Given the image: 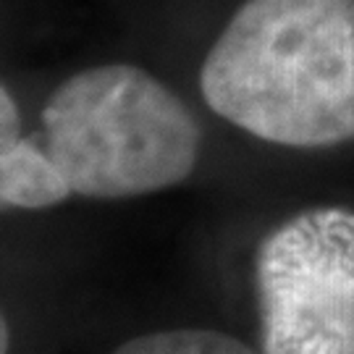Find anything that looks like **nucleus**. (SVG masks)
<instances>
[{
  "mask_svg": "<svg viewBox=\"0 0 354 354\" xmlns=\"http://www.w3.org/2000/svg\"><path fill=\"white\" fill-rule=\"evenodd\" d=\"M263 354H354V210L313 207L254 260Z\"/></svg>",
  "mask_w": 354,
  "mask_h": 354,
  "instance_id": "nucleus-3",
  "label": "nucleus"
},
{
  "mask_svg": "<svg viewBox=\"0 0 354 354\" xmlns=\"http://www.w3.org/2000/svg\"><path fill=\"white\" fill-rule=\"evenodd\" d=\"M71 197L64 174L35 137H24L0 174V207L42 210Z\"/></svg>",
  "mask_w": 354,
  "mask_h": 354,
  "instance_id": "nucleus-4",
  "label": "nucleus"
},
{
  "mask_svg": "<svg viewBox=\"0 0 354 354\" xmlns=\"http://www.w3.org/2000/svg\"><path fill=\"white\" fill-rule=\"evenodd\" d=\"M24 140L21 137V115H19V105L13 100V95L0 82V174L3 165L8 160V155L16 150V145ZM3 210V207H0Z\"/></svg>",
  "mask_w": 354,
  "mask_h": 354,
  "instance_id": "nucleus-6",
  "label": "nucleus"
},
{
  "mask_svg": "<svg viewBox=\"0 0 354 354\" xmlns=\"http://www.w3.org/2000/svg\"><path fill=\"white\" fill-rule=\"evenodd\" d=\"M39 145L71 194L127 200L189 178L203 129L184 100L145 68L102 64L53 89Z\"/></svg>",
  "mask_w": 354,
  "mask_h": 354,
  "instance_id": "nucleus-2",
  "label": "nucleus"
},
{
  "mask_svg": "<svg viewBox=\"0 0 354 354\" xmlns=\"http://www.w3.org/2000/svg\"><path fill=\"white\" fill-rule=\"evenodd\" d=\"M8 344H11V336H8V323L0 313V354H8Z\"/></svg>",
  "mask_w": 354,
  "mask_h": 354,
  "instance_id": "nucleus-7",
  "label": "nucleus"
},
{
  "mask_svg": "<svg viewBox=\"0 0 354 354\" xmlns=\"http://www.w3.org/2000/svg\"><path fill=\"white\" fill-rule=\"evenodd\" d=\"M111 354H257L244 342L207 328L155 330L115 346Z\"/></svg>",
  "mask_w": 354,
  "mask_h": 354,
  "instance_id": "nucleus-5",
  "label": "nucleus"
},
{
  "mask_svg": "<svg viewBox=\"0 0 354 354\" xmlns=\"http://www.w3.org/2000/svg\"><path fill=\"white\" fill-rule=\"evenodd\" d=\"M210 111L257 140H354V0H244L200 68Z\"/></svg>",
  "mask_w": 354,
  "mask_h": 354,
  "instance_id": "nucleus-1",
  "label": "nucleus"
}]
</instances>
